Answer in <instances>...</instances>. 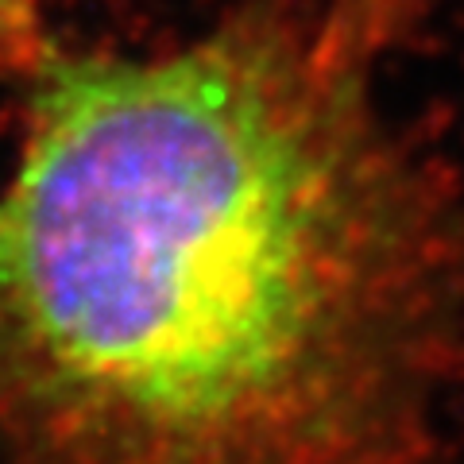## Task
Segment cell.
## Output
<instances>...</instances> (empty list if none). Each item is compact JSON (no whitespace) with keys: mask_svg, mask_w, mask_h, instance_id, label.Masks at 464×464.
Returning a JSON list of instances; mask_svg holds the SVG:
<instances>
[{"mask_svg":"<svg viewBox=\"0 0 464 464\" xmlns=\"http://www.w3.org/2000/svg\"><path fill=\"white\" fill-rule=\"evenodd\" d=\"M322 0L51 54L0 179V464H426L464 217Z\"/></svg>","mask_w":464,"mask_h":464,"instance_id":"6da1fadb","label":"cell"},{"mask_svg":"<svg viewBox=\"0 0 464 464\" xmlns=\"http://www.w3.org/2000/svg\"><path fill=\"white\" fill-rule=\"evenodd\" d=\"M51 54L43 0H0V78L32 82Z\"/></svg>","mask_w":464,"mask_h":464,"instance_id":"7a4b0ae2","label":"cell"}]
</instances>
